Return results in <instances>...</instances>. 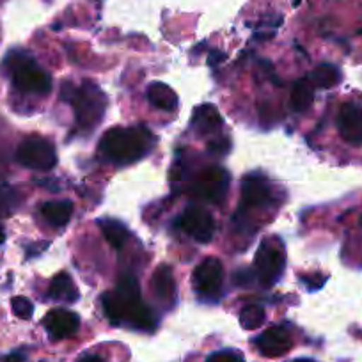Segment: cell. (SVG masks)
<instances>
[{
    "instance_id": "cell-14",
    "label": "cell",
    "mask_w": 362,
    "mask_h": 362,
    "mask_svg": "<svg viewBox=\"0 0 362 362\" xmlns=\"http://www.w3.org/2000/svg\"><path fill=\"white\" fill-rule=\"evenodd\" d=\"M151 291L162 302H170L176 295V283H174L173 268L169 264H160L151 277Z\"/></svg>"
},
{
    "instance_id": "cell-28",
    "label": "cell",
    "mask_w": 362,
    "mask_h": 362,
    "mask_svg": "<svg viewBox=\"0 0 362 362\" xmlns=\"http://www.w3.org/2000/svg\"><path fill=\"white\" fill-rule=\"evenodd\" d=\"M4 242H6V233L4 229H0V245H2Z\"/></svg>"
},
{
    "instance_id": "cell-17",
    "label": "cell",
    "mask_w": 362,
    "mask_h": 362,
    "mask_svg": "<svg viewBox=\"0 0 362 362\" xmlns=\"http://www.w3.org/2000/svg\"><path fill=\"white\" fill-rule=\"evenodd\" d=\"M148 100L153 107L165 112H173L177 109V96L169 86L163 82H153L148 89Z\"/></svg>"
},
{
    "instance_id": "cell-18",
    "label": "cell",
    "mask_w": 362,
    "mask_h": 362,
    "mask_svg": "<svg viewBox=\"0 0 362 362\" xmlns=\"http://www.w3.org/2000/svg\"><path fill=\"white\" fill-rule=\"evenodd\" d=\"M41 215L55 228L68 224L73 215V204L69 201H50L41 206Z\"/></svg>"
},
{
    "instance_id": "cell-3",
    "label": "cell",
    "mask_w": 362,
    "mask_h": 362,
    "mask_svg": "<svg viewBox=\"0 0 362 362\" xmlns=\"http://www.w3.org/2000/svg\"><path fill=\"white\" fill-rule=\"evenodd\" d=\"M73 110L76 123L86 130L95 128L102 121L107 110V96L96 83L90 80L83 82L71 95Z\"/></svg>"
},
{
    "instance_id": "cell-8",
    "label": "cell",
    "mask_w": 362,
    "mask_h": 362,
    "mask_svg": "<svg viewBox=\"0 0 362 362\" xmlns=\"http://www.w3.org/2000/svg\"><path fill=\"white\" fill-rule=\"evenodd\" d=\"M229 187V176L226 170L221 167H211L206 169L204 173L199 174L197 181H194L192 192L197 197L210 203H221L222 197L226 196Z\"/></svg>"
},
{
    "instance_id": "cell-22",
    "label": "cell",
    "mask_w": 362,
    "mask_h": 362,
    "mask_svg": "<svg viewBox=\"0 0 362 362\" xmlns=\"http://www.w3.org/2000/svg\"><path fill=\"white\" fill-rule=\"evenodd\" d=\"M264 311L261 305H245L240 311V323L245 330H256L263 325Z\"/></svg>"
},
{
    "instance_id": "cell-7",
    "label": "cell",
    "mask_w": 362,
    "mask_h": 362,
    "mask_svg": "<svg viewBox=\"0 0 362 362\" xmlns=\"http://www.w3.org/2000/svg\"><path fill=\"white\" fill-rule=\"evenodd\" d=\"M224 281V267L217 257H206L194 270V288L201 297H217Z\"/></svg>"
},
{
    "instance_id": "cell-19",
    "label": "cell",
    "mask_w": 362,
    "mask_h": 362,
    "mask_svg": "<svg viewBox=\"0 0 362 362\" xmlns=\"http://www.w3.org/2000/svg\"><path fill=\"white\" fill-rule=\"evenodd\" d=\"M98 224L103 236H105V240L114 247V249H121V247L127 243L128 229L124 228L119 221H114V218H102Z\"/></svg>"
},
{
    "instance_id": "cell-15",
    "label": "cell",
    "mask_w": 362,
    "mask_h": 362,
    "mask_svg": "<svg viewBox=\"0 0 362 362\" xmlns=\"http://www.w3.org/2000/svg\"><path fill=\"white\" fill-rule=\"evenodd\" d=\"M194 127L201 135H214L222 128V117L214 105H201L194 112Z\"/></svg>"
},
{
    "instance_id": "cell-21",
    "label": "cell",
    "mask_w": 362,
    "mask_h": 362,
    "mask_svg": "<svg viewBox=\"0 0 362 362\" xmlns=\"http://www.w3.org/2000/svg\"><path fill=\"white\" fill-rule=\"evenodd\" d=\"M339 80H341V73L334 64L318 66V68L311 73V76H309V82H311L313 86L325 87V89L334 87Z\"/></svg>"
},
{
    "instance_id": "cell-10",
    "label": "cell",
    "mask_w": 362,
    "mask_h": 362,
    "mask_svg": "<svg viewBox=\"0 0 362 362\" xmlns=\"http://www.w3.org/2000/svg\"><path fill=\"white\" fill-rule=\"evenodd\" d=\"M254 344L264 357H281L291 350L293 341L284 327H270L259 337H256Z\"/></svg>"
},
{
    "instance_id": "cell-5",
    "label": "cell",
    "mask_w": 362,
    "mask_h": 362,
    "mask_svg": "<svg viewBox=\"0 0 362 362\" xmlns=\"http://www.w3.org/2000/svg\"><path fill=\"white\" fill-rule=\"evenodd\" d=\"M16 160L27 169L50 170L57 163L55 146L43 137H29L16 149Z\"/></svg>"
},
{
    "instance_id": "cell-16",
    "label": "cell",
    "mask_w": 362,
    "mask_h": 362,
    "mask_svg": "<svg viewBox=\"0 0 362 362\" xmlns=\"http://www.w3.org/2000/svg\"><path fill=\"white\" fill-rule=\"evenodd\" d=\"M50 297L54 300L62 302V304H73V302L78 300V290H76L75 283H73L71 276L61 272L52 279L50 283Z\"/></svg>"
},
{
    "instance_id": "cell-24",
    "label": "cell",
    "mask_w": 362,
    "mask_h": 362,
    "mask_svg": "<svg viewBox=\"0 0 362 362\" xmlns=\"http://www.w3.org/2000/svg\"><path fill=\"white\" fill-rule=\"evenodd\" d=\"M206 362H245V358H243L242 354L235 350H221L211 354Z\"/></svg>"
},
{
    "instance_id": "cell-6",
    "label": "cell",
    "mask_w": 362,
    "mask_h": 362,
    "mask_svg": "<svg viewBox=\"0 0 362 362\" xmlns=\"http://www.w3.org/2000/svg\"><path fill=\"white\" fill-rule=\"evenodd\" d=\"M284 261H286V256H284L283 245H279L274 240L261 243L256 252V272L261 283L267 284V286H272L276 283L283 276Z\"/></svg>"
},
{
    "instance_id": "cell-26",
    "label": "cell",
    "mask_w": 362,
    "mask_h": 362,
    "mask_svg": "<svg viewBox=\"0 0 362 362\" xmlns=\"http://www.w3.org/2000/svg\"><path fill=\"white\" fill-rule=\"evenodd\" d=\"M4 362H25V357L20 354H13V355H9V357H6Z\"/></svg>"
},
{
    "instance_id": "cell-13",
    "label": "cell",
    "mask_w": 362,
    "mask_h": 362,
    "mask_svg": "<svg viewBox=\"0 0 362 362\" xmlns=\"http://www.w3.org/2000/svg\"><path fill=\"white\" fill-rule=\"evenodd\" d=\"M242 199L247 206H263L270 201V185L259 174H249L243 177Z\"/></svg>"
},
{
    "instance_id": "cell-20",
    "label": "cell",
    "mask_w": 362,
    "mask_h": 362,
    "mask_svg": "<svg viewBox=\"0 0 362 362\" xmlns=\"http://www.w3.org/2000/svg\"><path fill=\"white\" fill-rule=\"evenodd\" d=\"M315 102V90L309 80H298L291 90V107L297 112H305Z\"/></svg>"
},
{
    "instance_id": "cell-27",
    "label": "cell",
    "mask_w": 362,
    "mask_h": 362,
    "mask_svg": "<svg viewBox=\"0 0 362 362\" xmlns=\"http://www.w3.org/2000/svg\"><path fill=\"white\" fill-rule=\"evenodd\" d=\"M80 362H103L98 355H87V357L80 358Z\"/></svg>"
},
{
    "instance_id": "cell-11",
    "label": "cell",
    "mask_w": 362,
    "mask_h": 362,
    "mask_svg": "<svg viewBox=\"0 0 362 362\" xmlns=\"http://www.w3.org/2000/svg\"><path fill=\"white\" fill-rule=\"evenodd\" d=\"M43 325L52 339H66L78 330L80 320L75 313L59 308L47 313V316L43 318Z\"/></svg>"
},
{
    "instance_id": "cell-9",
    "label": "cell",
    "mask_w": 362,
    "mask_h": 362,
    "mask_svg": "<svg viewBox=\"0 0 362 362\" xmlns=\"http://www.w3.org/2000/svg\"><path fill=\"white\" fill-rule=\"evenodd\" d=\"M180 228L201 243H208L214 238L215 221L208 210L201 206H189L180 217Z\"/></svg>"
},
{
    "instance_id": "cell-1",
    "label": "cell",
    "mask_w": 362,
    "mask_h": 362,
    "mask_svg": "<svg viewBox=\"0 0 362 362\" xmlns=\"http://www.w3.org/2000/svg\"><path fill=\"white\" fill-rule=\"evenodd\" d=\"M105 316L114 323H128L141 330H153L156 325L155 315L142 302L141 286L134 276H123L117 283L114 293H105L102 297Z\"/></svg>"
},
{
    "instance_id": "cell-23",
    "label": "cell",
    "mask_w": 362,
    "mask_h": 362,
    "mask_svg": "<svg viewBox=\"0 0 362 362\" xmlns=\"http://www.w3.org/2000/svg\"><path fill=\"white\" fill-rule=\"evenodd\" d=\"M11 305H13V311H15V315L18 316V318L29 320L30 316H33L34 305H33V302L29 300V298L15 297L11 300Z\"/></svg>"
},
{
    "instance_id": "cell-29",
    "label": "cell",
    "mask_w": 362,
    "mask_h": 362,
    "mask_svg": "<svg viewBox=\"0 0 362 362\" xmlns=\"http://www.w3.org/2000/svg\"><path fill=\"white\" fill-rule=\"evenodd\" d=\"M295 362H313V361H309V358H297Z\"/></svg>"
},
{
    "instance_id": "cell-12",
    "label": "cell",
    "mask_w": 362,
    "mask_h": 362,
    "mask_svg": "<svg viewBox=\"0 0 362 362\" xmlns=\"http://www.w3.org/2000/svg\"><path fill=\"white\" fill-rule=\"evenodd\" d=\"M337 128L348 144L362 146V107L344 103L337 116Z\"/></svg>"
},
{
    "instance_id": "cell-25",
    "label": "cell",
    "mask_w": 362,
    "mask_h": 362,
    "mask_svg": "<svg viewBox=\"0 0 362 362\" xmlns=\"http://www.w3.org/2000/svg\"><path fill=\"white\" fill-rule=\"evenodd\" d=\"M221 61H224V54H221V52H214V54H210V59H208V64H210V66H217Z\"/></svg>"
},
{
    "instance_id": "cell-4",
    "label": "cell",
    "mask_w": 362,
    "mask_h": 362,
    "mask_svg": "<svg viewBox=\"0 0 362 362\" xmlns=\"http://www.w3.org/2000/svg\"><path fill=\"white\" fill-rule=\"evenodd\" d=\"M13 82L23 93H34V95H47L52 89V80L47 71L40 68L36 62L27 55H13Z\"/></svg>"
},
{
    "instance_id": "cell-2",
    "label": "cell",
    "mask_w": 362,
    "mask_h": 362,
    "mask_svg": "<svg viewBox=\"0 0 362 362\" xmlns=\"http://www.w3.org/2000/svg\"><path fill=\"white\" fill-rule=\"evenodd\" d=\"M151 139L146 128H112L102 137L100 149L112 162L132 163L146 155Z\"/></svg>"
}]
</instances>
